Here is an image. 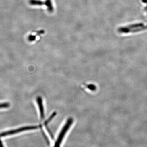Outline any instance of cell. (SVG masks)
Segmentation results:
<instances>
[{
  "label": "cell",
  "instance_id": "2",
  "mask_svg": "<svg viewBox=\"0 0 147 147\" xmlns=\"http://www.w3.org/2000/svg\"><path fill=\"white\" fill-rule=\"evenodd\" d=\"M41 127V125H38V126H25L24 127H21V128L10 130V131H5V132L0 133V138L2 137H4V136L12 135V134H16V133L22 132V131H27V130L36 129L38 128L39 127Z\"/></svg>",
  "mask_w": 147,
  "mask_h": 147
},
{
  "label": "cell",
  "instance_id": "6",
  "mask_svg": "<svg viewBox=\"0 0 147 147\" xmlns=\"http://www.w3.org/2000/svg\"><path fill=\"white\" fill-rule=\"evenodd\" d=\"M10 106V104L9 102H3L0 103V109L1 108H8Z\"/></svg>",
  "mask_w": 147,
  "mask_h": 147
},
{
  "label": "cell",
  "instance_id": "1",
  "mask_svg": "<svg viewBox=\"0 0 147 147\" xmlns=\"http://www.w3.org/2000/svg\"><path fill=\"white\" fill-rule=\"evenodd\" d=\"M74 121L73 119L70 118L68 119L65 125H64L62 129L61 130L60 132L59 136L57 138V140L55 142L54 147H60L63 140L67 132L69 129L70 128L71 125L73 123Z\"/></svg>",
  "mask_w": 147,
  "mask_h": 147
},
{
  "label": "cell",
  "instance_id": "5",
  "mask_svg": "<svg viewBox=\"0 0 147 147\" xmlns=\"http://www.w3.org/2000/svg\"><path fill=\"white\" fill-rule=\"evenodd\" d=\"M44 2L40 0H30L29 3L32 5L41 6L44 4Z\"/></svg>",
  "mask_w": 147,
  "mask_h": 147
},
{
  "label": "cell",
  "instance_id": "4",
  "mask_svg": "<svg viewBox=\"0 0 147 147\" xmlns=\"http://www.w3.org/2000/svg\"><path fill=\"white\" fill-rule=\"evenodd\" d=\"M45 5L47 7V10L50 12H52L54 10V8L51 0H45Z\"/></svg>",
  "mask_w": 147,
  "mask_h": 147
},
{
  "label": "cell",
  "instance_id": "3",
  "mask_svg": "<svg viewBox=\"0 0 147 147\" xmlns=\"http://www.w3.org/2000/svg\"><path fill=\"white\" fill-rule=\"evenodd\" d=\"M37 102L39 107L40 116L41 119H43L44 117V108H43V102L42 98L40 96H38L37 98Z\"/></svg>",
  "mask_w": 147,
  "mask_h": 147
},
{
  "label": "cell",
  "instance_id": "7",
  "mask_svg": "<svg viewBox=\"0 0 147 147\" xmlns=\"http://www.w3.org/2000/svg\"><path fill=\"white\" fill-rule=\"evenodd\" d=\"M87 88L91 90H95L96 89V87L93 84H90V85L87 86Z\"/></svg>",
  "mask_w": 147,
  "mask_h": 147
},
{
  "label": "cell",
  "instance_id": "8",
  "mask_svg": "<svg viewBox=\"0 0 147 147\" xmlns=\"http://www.w3.org/2000/svg\"><path fill=\"white\" fill-rule=\"evenodd\" d=\"M0 147H4L3 145V144L2 142L0 140Z\"/></svg>",
  "mask_w": 147,
  "mask_h": 147
}]
</instances>
